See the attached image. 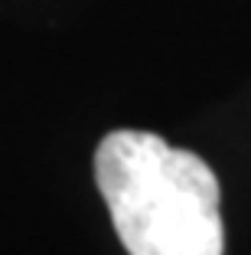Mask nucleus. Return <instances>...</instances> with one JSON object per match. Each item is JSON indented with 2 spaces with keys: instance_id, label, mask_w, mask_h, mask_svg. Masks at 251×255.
I'll use <instances>...</instances> for the list:
<instances>
[{
  "instance_id": "1",
  "label": "nucleus",
  "mask_w": 251,
  "mask_h": 255,
  "mask_svg": "<svg viewBox=\"0 0 251 255\" xmlns=\"http://www.w3.org/2000/svg\"><path fill=\"white\" fill-rule=\"evenodd\" d=\"M95 180L127 255H222L219 180L209 164L150 131H111Z\"/></svg>"
}]
</instances>
